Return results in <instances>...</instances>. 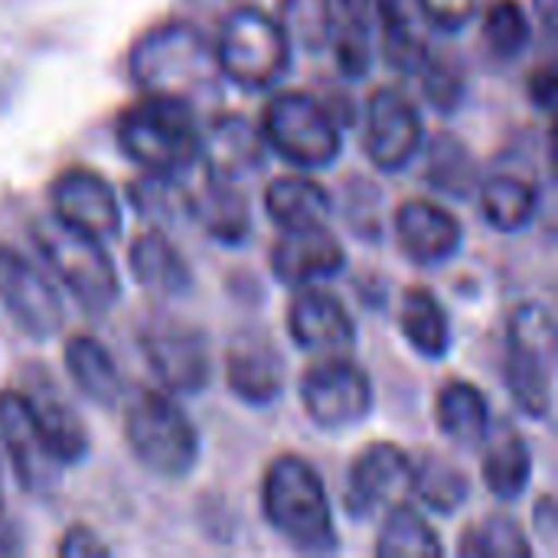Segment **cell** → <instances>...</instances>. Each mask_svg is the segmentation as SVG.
Masks as SVG:
<instances>
[{
	"instance_id": "cell-1",
	"label": "cell",
	"mask_w": 558,
	"mask_h": 558,
	"mask_svg": "<svg viewBox=\"0 0 558 558\" xmlns=\"http://www.w3.org/2000/svg\"><path fill=\"white\" fill-rule=\"evenodd\" d=\"M131 78L144 95L183 101L193 111L213 108L222 95L216 49L193 23H163L131 49Z\"/></svg>"
},
{
	"instance_id": "cell-2",
	"label": "cell",
	"mask_w": 558,
	"mask_h": 558,
	"mask_svg": "<svg viewBox=\"0 0 558 558\" xmlns=\"http://www.w3.org/2000/svg\"><path fill=\"white\" fill-rule=\"evenodd\" d=\"M262 510L275 533L301 553H330L337 546L327 487L314 464L298 454H281L268 464Z\"/></svg>"
},
{
	"instance_id": "cell-3",
	"label": "cell",
	"mask_w": 558,
	"mask_h": 558,
	"mask_svg": "<svg viewBox=\"0 0 558 558\" xmlns=\"http://www.w3.org/2000/svg\"><path fill=\"white\" fill-rule=\"evenodd\" d=\"M196 111L183 101L144 95L118 121L121 150L154 177H180L199 160Z\"/></svg>"
},
{
	"instance_id": "cell-4",
	"label": "cell",
	"mask_w": 558,
	"mask_h": 558,
	"mask_svg": "<svg viewBox=\"0 0 558 558\" xmlns=\"http://www.w3.org/2000/svg\"><path fill=\"white\" fill-rule=\"evenodd\" d=\"M216 59L222 78L245 92H265L284 78L291 69V39L278 16L262 7L232 10L216 36Z\"/></svg>"
},
{
	"instance_id": "cell-5",
	"label": "cell",
	"mask_w": 558,
	"mask_h": 558,
	"mask_svg": "<svg viewBox=\"0 0 558 558\" xmlns=\"http://www.w3.org/2000/svg\"><path fill=\"white\" fill-rule=\"evenodd\" d=\"M131 454L157 477L183 481L199 461V432L193 418L167 392L144 389L124 415Z\"/></svg>"
},
{
	"instance_id": "cell-6",
	"label": "cell",
	"mask_w": 558,
	"mask_h": 558,
	"mask_svg": "<svg viewBox=\"0 0 558 558\" xmlns=\"http://www.w3.org/2000/svg\"><path fill=\"white\" fill-rule=\"evenodd\" d=\"M33 242L62 288L85 314H105L118 304L121 281L111 255L92 235H82L56 216L33 222Z\"/></svg>"
},
{
	"instance_id": "cell-7",
	"label": "cell",
	"mask_w": 558,
	"mask_h": 558,
	"mask_svg": "<svg viewBox=\"0 0 558 558\" xmlns=\"http://www.w3.org/2000/svg\"><path fill=\"white\" fill-rule=\"evenodd\" d=\"M553 369H556V317L543 304H523L510 317L504 383L520 412L530 418L553 415Z\"/></svg>"
},
{
	"instance_id": "cell-8",
	"label": "cell",
	"mask_w": 558,
	"mask_h": 558,
	"mask_svg": "<svg viewBox=\"0 0 558 558\" xmlns=\"http://www.w3.org/2000/svg\"><path fill=\"white\" fill-rule=\"evenodd\" d=\"M262 137L281 160L301 170H324L343 150L333 111L311 92L275 95L262 118Z\"/></svg>"
},
{
	"instance_id": "cell-9",
	"label": "cell",
	"mask_w": 558,
	"mask_h": 558,
	"mask_svg": "<svg viewBox=\"0 0 558 558\" xmlns=\"http://www.w3.org/2000/svg\"><path fill=\"white\" fill-rule=\"evenodd\" d=\"M301 402L311 422L324 432H347L369 418L373 383L366 369L347 356H327L314 363L301 379Z\"/></svg>"
},
{
	"instance_id": "cell-10",
	"label": "cell",
	"mask_w": 558,
	"mask_h": 558,
	"mask_svg": "<svg viewBox=\"0 0 558 558\" xmlns=\"http://www.w3.org/2000/svg\"><path fill=\"white\" fill-rule=\"evenodd\" d=\"M0 304L33 340L56 337L65 324L62 294L56 291L49 275L7 245H0Z\"/></svg>"
},
{
	"instance_id": "cell-11",
	"label": "cell",
	"mask_w": 558,
	"mask_h": 558,
	"mask_svg": "<svg viewBox=\"0 0 558 558\" xmlns=\"http://www.w3.org/2000/svg\"><path fill=\"white\" fill-rule=\"evenodd\" d=\"M422 141H425V128L415 101L399 88H379L369 98V111H366V134H363L366 157L379 170L396 173L415 160Z\"/></svg>"
},
{
	"instance_id": "cell-12",
	"label": "cell",
	"mask_w": 558,
	"mask_h": 558,
	"mask_svg": "<svg viewBox=\"0 0 558 558\" xmlns=\"http://www.w3.org/2000/svg\"><path fill=\"white\" fill-rule=\"evenodd\" d=\"M52 216L69 229L108 242L121 232V206L111 183L85 167H72L56 177L49 190Z\"/></svg>"
},
{
	"instance_id": "cell-13",
	"label": "cell",
	"mask_w": 558,
	"mask_h": 558,
	"mask_svg": "<svg viewBox=\"0 0 558 558\" xmlns=\"http://www.w3.org/2000/svg\"><path fill=\"white\" fill-rule=\"evenodd\" d=\"M154 376L180 396L203 392L213 379V353L199 330L183 324H157L141 337Z\"/></svg>"
},
{
	"instance_id": "cell-14",
	"label": "cell",
	"mask_w": 558,
	"mask_h": 558,
	"mask_svg": "<svg viewBox=\"0 0 558 558\" xmlns=\"http://www.w3.org/2000/svg\"><path fill=\"white\" fill-rule=\"evenodd\" d=\"M412 458L389 441L369 445L350 468L343 487V507L350 517L366 520L379 507L399 504L402 494H412Z\"/></svg>"
},
{
	"instance_id": "cell-15",
	"label": "cell",
	"mask_w": 558,
	"mask_h": 558,
	"mask_svg": "<svg viewBox=\"0 0 558 558\" xmlns=\"http://www.w3.org/2000/svg\"><path fill=\"white\" fill-rule=\"evenodd\" d=\"M0 438L7 445L13 474L23 490L46 494L59 481L62 464L56 461L52 448L46 445V438L29 412V402L20 389L0 392Z\"/></svg>"
},
{
	"instance_id": "cell-16",
	"label": "cell",
	"mask_w": 558,
	"mask_h": 558,
	"mask_svg": "<svg viewBox=\"0 0 558 558\" xmlns=\"http://www.w3.org/2000/svg\"><path fill=\"white\" fill-rule=\"evenodd\" d=\"M343 265H347V252L324 222L304 229H284V235L271 248V271L278 281L291 288H307L324 278H333L343 271Z\"/></svg>"
},
{
	"instance_id": "cell-17",
	"label": "cell",
	"mask_w": 558,
	"mask_h": 558,
	"mask_svg": "<svg viewBox=\"0 0 558 558\" xmlns=\"http://www.w3.org/2000/svg\"><path fill=\"white\" fill-rule=\"evenodd\" d=\"M288 330L291 340L311 353H343L356 340V324L343 301L320 288H304L288 307Z\"/></svg>"
},
{
	"instance_id": "cell-18",
	"label": "cell",
	"mask_w": 558,
	"mask_h": 558,
	"mask_svg": "<svg viewBox=\"0 0 558 558\" xmlns=\"http://www.w3.org/2000/svg\"><path fill=\"white\" fill-rule=\"evenodd\" d=\"M396 235L415 265H445L458 255L464 229L445 206L432 199H409L396 213Z\"/></svg>"
},
{
	"instance_id": "cell-19",
	"label": "cell",
	"mask_w": 558,
	"mask_h": 558,
	"mask_svg": "<svg viewBox=\"0 0 558 558\" xmlns=\"http://www.w3.org/2000/svg\"><path fill=\"white\" fill-rule=\"evenodd\" d=\"M268 154L265 137L245 118H219L209 134L199 141V160L206 163L209 180L239 183L262 170Z\"/></svg>"
},
{
	"instance_id": "cell-20",
	"label": "cell",
	"mask_w": 558,
	"mask_h": 558,
	"mask_svg": "<svg viewBox=\"0 0 558 558\" xmlns=\"http://www.w3.org/2000/svg\"><path fill=\"white\" fill-rule=\"evenodd\" d=\"M226 383L248 405H268L281 396L284 363L265 337H239L226 353Z\"/></svg>"
},
{
	"instance_id": "cell-21",
	"label": "cell",
	"mask_w": 558,
	"mask_h": 558,
	"mask_svg": "<svg viewBox=\"0 0 558 558\" xmlns=\"http://www.w3.org/2000/svg\"><path fill=\"white\" fill-rule=\"evenodd\" d=\"M29 402V412L46 438V445L52 448L56 461L62 468L69 464H78L85 461L88 454V435H85V425L78 418V412L56 392V386L49 379H33L26 389H20Z\"/></svg>"
},
{
	"instance_id": "cell-22",
	"label": "cell",
	"mask_w": 558,
	"mask_h": 558,
	"mask_svg": "<svg viewBox=\"0 0 558 558\" xmlns=\"http://www.w3.org/2000/svg\"><path fill=\"white\" fill-rule=\"evenodd\" d=\"M484 484L497 500H517L526 494L533 477V454L523 435L507 422L500 428H487L484 435Z\"/></svg>"
},
{
	"instance_id": "cell-23",
	"label": "cell",
	"mask_w": 558,
	"mask_h": 558,
	"mask_svg": "<svg viewBox=\"0 0 558 558\" xmlns=\"http://www.w3.org/2000/svg\"><path fill=\"white\" fill-rule=\"evenodd\" d=\"M131 271L137 278L141 288H147L150 294H160V298H180L190 291L193 284V275H190V265L186 258L180 255V248L160 235V232H144L134 239L131 245Z\"/></svg>"
},
{
	"instance_id": "cell-24",
	"label": "cell",
	"mask_w": 558,
	"mask_h": 558,
	"mask_svg": "<svg viewBox=\"0 0 558 558\" xmlns=\"http://www.w3.org/2000/svg\"><path fill=\"white\" fill-rule=\"evenodd\" d=\"M65 369L72 383L78 386V392L92 399L95 405L114 409L121 402V392H124L121 369L105 350V343H98L95 337L78 333L65 343Z\"/></svg>"
},
{
	"instance_id": "cell-25",
	"label": "cell",
	"mask_w": 558,
	"mask_h": 558,
	"mask_svg": "<svg viewBox=\"0 0 558 558\" xmlns=\"http://www.w3.org/2000/svg\"><path fill=\"white\" fill-rule=\"evenodd\" d=\"M435 418L448 441L474 448L484 441V435L490 428V405H487V396L474 383L454 379L438 392Z\"/></svg>"
},
{
	"instance_id": "cell-26",
	"label": "cell",
	"mask_w": 558,
	"mask_h": 558,
	"mask_svg": "<svg viewBox=\"0 0 558 558\" xmlns=\"http://www.w3.org/2000/svg\"><path fill=\"white\" fill-rule=\"evenodd\" d=\"M265 209L281 229L320 226L330 216V193L307 177H278L265 190Z\"/></svg>"
},
{
	"instance_id": "cell-27",
	"label": "cell",
	"mask_w": 558,
	"mask_h": 558,
	"mask_svg": "<svg viewBox=\"0 0 558 558\" xmlns=\"http://www.w3.org/2000/svg\"><path fill=\"white\" fill-rule=\"evenodd\" d=\"M399 324L405 340L418 356L441 360L451 347V324L441 301L428 288H409L399 307Z\"/></svg>"
},
{
	"instance_id": "cell-28",
	"label": "cell",
	"mask_w": 558,
	"mask_h": 558,
	"mask_svg": "<svg viewBox=\"0 0 558 558\" xmlns=\"http://www.w3.org/2000/svg\"><path fill=\"white\" fill-rule=\"evenodd\" d=\"M481 209L494 229L520 232L539 213V190L517 173H497L481 186Z\"/></svg>"
},
{
	"instance_id": "cell-29",
	"label": "cell",
	"mask_w": 558,
	"mask_h": 558,
	"mask_svg": "<svg viewBox=\"0 0 558 558\" xmlns=\"http://www.w3.org/2000/svg\"><path fill=\"white\" fill-rule=\"evenodd\" d=\"M190 213L199 219V226L213 239H219L226 245H239L252 232L248 203L242 199V193L235 190V183L209 180L206 190L196 199H190Z\"/></svg>"
},
{
	"instance_id": "cell-30",
	"label": "cell",
	"mask_w": 558,
	"mask_h": 558,
	"mask_svg": "<svg viewBox=\"0 0 558 558\" xmlns=\"http://www.w3.org/2000/svg\"><path fill=\"white\" fill-rule=\"evenodd\" d=\"M445 553L438 533L428 526V520L409 507L396 504L392 513L383 523V533L376 539V556L379 558H435Z\"/></svg>"
},
{
	"instance_id": "cell-31",
	"label": "cell",
	"mask_w": 558,
	"mask_h": 558,
	"mask_svg": "<svg viewBox=\"0 0 558 558\" xmlns=\"http://www.w3.org/2000/svg\"><path fill=\"white\" fill-rule=\"evenodd\" d=\"M412 494L438 513H454L468 504L471 481L454 461L428 454L418 464H412Z\"/></svg>"
},
{
	"instance_id": "cell-32",
	"label": "cell",
	"mask_w": 558,
	"mask_h": 558,
	"mask_svg": "<svg viewBox=\"0 0 558 558\" xmlns=\"http://www.w3.org/2000/svg\"><path fill=\"white\" fill-rule=\"evenodd\" d=\"M458 553L468 558H533V543L513 517H487L461 536Z\"/></svg>"
},
{
	"instance_id": "cell-33",
	"label": "cell",
	"mask_w": 558,
	"mask_h": 558,
	"mask_svg": "<svg viewBox=\"0 0 558 558\" xmlns=\"http://www.w3.org/2000/svg\"><path fill=\"white\" fill-rule=\"evenodd\" d=\"M281 26L291 43L304 49H324L337 29L330 0H281Z\"/></svg>"
},
{
	"instance_id": "cell-34",
	"label": "cell",
	"mask_w": 558,
	"mask_h": 558,
	"mask_svg": "<svg viewBox=\"0 0 558 558\" xmlns=\"http://www.w3.org/2000/svg\"><path fill=\"white\" fill-rule=\"evenodd\" d=\"M484 36H487V46L494 49V56H500L507 62L523 56L530 49L533 26H530V16L520 7V0L490 3V10L484 16Z\"/></svg>"
},
{
	"instance_id": "cell-35",
	"label": "cell",
	"mask_w": 558,
	"mask_h": 558,
	"mask_svg": "<svg viewBox=\"0 0 558 558\" xmlns=\"http://www.w3.org/2000/svg\"><path fill=\"white\" fill-rule=\"evenodd\" d=\"M379 26H383V56H386V62L402 75H418V69L425 65V59L432 52H428V43L415 33L412 20L396 7L379 20Z\"/></svg>"
},
{
	"instance_id": "cell-36",
	"label": "cell",
	"mask_w": 558,
	"mask_h": 558,
	"mask_svg": "<svg viewBox=\"0 0 558 558\" xmlns=\"http://www.w3.org/2000/svg\"><path fill=\"white\" fill-rule=\"evenodd\" d=\"M373 23L366 20H356L350 16L340 29H333L330 43L337 49V62H340V72L350 75V78H360L369 72V62H373Z\"/></svg>"
},
{
	"instance_id": "cell-37",
	"label": "cell",
	"mask_w": 558,
	"mask_h": 558,
	"mask_svg": "<svg viewBox=\"0 0 558 558\" xmlns=\"http://www.w3.org/2000/svg\"><path fill=\"white\" fill-rule=\"evenodd\" d=\"M418 75H422V82H425V98H428L435 108L451 111V108L461 101V78H458L451 69L438 65L432 56L425 59V65L418 69Z\"/></svg>"
},
{
	"instance_id": "cell-38",
	"label": "cell",
	"mask_w": 558,
	"mask_h": 558,
	"mask_svg": "<svg viewBox=\"0 0 558 558\" xmlns=\"http://www.w3.org/2000/svg\"><path fill=\"white\" fill-rule=\"evenodd\" d=\"M418 3H422V13L428 16V23H435L445 33H458L477 16L481 0H418Z\"/></svg>"
},
{
	"instance_id": "cell-39",
	"label": "cell",
	"mask_w": 558,
	"mask_h": 558,
	"mask_svg": "<svg viewBox=\"0 0 558 558\" xmlns=\"http://www.w3.org/2000/svg\"><path fill=\"white\" fill-rule=\"evenodd\" d=\"M59 556H108V546H105L92 530L75 526V530H69L65 539L59 543Z\"/></svg>"
},
{
	"instance_id": "cell-40",
	"label": "cell",
	"mask_w": 558,
	"mask_h": 558,
	"mask_svg": "<svg viewBox=\"0 0 558 558\" xmlns=\"http://www.w3.org/2000/svg\"><path fill=\"white\" fill-rule=\"evenodd\" d=\"M556 69L553 65H546V69H539V72H533V78H530V98L543 108V111H553V105H556Z\"/></svg>"
},
{
	"instance_id": "cell-41",
	"label": "cell",
	"mask_w": 558,
	"mask_h": 558,
	"mask_svg": "<svg viewBox=\"0 0 558 558\" xmlns=\"http://www.w3.org/2000/svg\"><path fill=\"white\" fill-rule=\"evenodd\" d=\"M343 7L350 10V16L356 20H366V23H379L389 10L399 7V0H343Z\"/></svg>"
},
{
	"instance_id": "cell-42",
	"label": "cell",
	"mask_w": 558,
	"mask_h": 558,
	"mask_svg": "<svg viewBox=\"0 0 558 558\" xmlns=\"http://www.w3.org/2000/svg\"><path fill=\"white\" fill-rule=\"evenodd\" d=\"M533 10L546 29V36H556L558 29V0H533Z\"/></svg>"
},
{
	"instance_id": "cell-43",
	"label": "cell",
	"mask_w": 558,
	"mask_h": 558,
	"mask_svg": "<svg viewBox=\"0 0 558 558\" xmlns=\"http://www.w3.org/2000/svg\"><path fill=\"white\" fill-rule=\"evenodd\" d=\"M13 549H16V543H13V526L3 510V484H0V553H13Z\"/></svg>"
}]
</instances>
